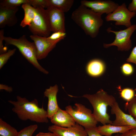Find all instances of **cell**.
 <instances>
[{"label": "cell", "instance_id": "2e32d148", "mask_svg": "<svg viewBox=\"0 0 136 136\" xmlns=\"http://www.w3.org/2000/svg\"><path fill=\"white\" fill-rule=\"evenodd\" d=\"M50 119L51 122L54 125L61 127H71L76 123L74 119L69 113L60 108Z\"/></svg>", "mask_w": 136, "mask_h": 136}, {"label": "cell", "instance_id": "1f68e13d", "mask_svg": "<svg viewBox=\"0 0 136 136\" xmlns=\"http://www.w3.org/2000/svg\"><path fill=\"white\" fill-rule=\"evenodd\" d=\"M96 127L85 129L88 136H104L100 134L97 131ZM116 136H119L117 135Z\"/></svg>", "mask_w": 136, "mask_h": 136}, {"label": "cell", "instance_id": "5bb4252c", "mask_svg": "<svg viewBox=\"0 0 136 136\" xmlns=\"http://www.w3.org/2000/svg\"><path fill=\"white\" fill-rule=\"evenodd\" d=\"M18 7L10 8L0 6V28L6 26H12L18 21L16 14L19 10Z\"/></svg>", "mask_w": 136, "mask_h": 136}, {"label": "cell", "instance_id": "603a6c76", "mask_svg": "<svg viewBox=\"0 0 136 136\" xmlns=\"http://www.w3.org/2000/svg\"><path fill=\"white\" fill-rule=\"evenodd\" d=\"M29 0H1L0 6L10 8L18 7L24 4H28Z\"/></svg>", "mask_w": 136, "mask_h": 136}, {"label": "cell", "instance_id": "44dd1931", "mask_svg": "<svg viewBox=\"0 0 136 136\" xmlns=\"http://www.w3.org/2000/svg\"><path fill=\"white\" fill-rule=\"evenodd\" d=\"M16 129L0 118V136H17Z\"/></svg>", "mask_w": 136, "mask_h": 136}, {"label": "cell", "instance_id": "e575fe53", "mask_svg": "<svg viewBox=\"0 0 136 136\" xmlns=\"http://www.w3.org/2000/svg\"><path fill=\"white\" fill-rule=\"evenodd\" d=\"M0 90H4L7 92H11L13 90L11 86L2 84H0Z\"/></svg>", "mask_w": 136, "mask_h": 136}, {"label": "cell", "instance_id": "4dcf8cb0", "mask_svg": "<svg viewBox=\"0 0 136 136\" xmlns=\"http://www.w3.org/2000/svg\"><path fill=\"white\" fill-rule=\"evenodd\" d=\"M126 61L128 62L133 63L136 65V46L133 49Z\"/></svg>", "mask_w": 136, "mask_h": 136}, {"label": "cell", "instance_id": "d590c367", "mask_svg": "<svg viewBox=\"0 0 136 136\" xmlns=\"http://www.w3.org/2000/svg\"><path fill=\"white\" fill-rule=\"evenodd\" d=\"M35 136H57L55 133L51 132H40Z\"/></svg>", "mask_w": 136, "mask_h": 136}, {"label": "cell", "instance_id": "cb8c5ba5", "mask_svg": "<svg viewBox=\"0 0 136 136\" xmlns=\"http://www.w3.org/2000/svg\"><path fill=\"white\" fill-rule=\"evenodd\" d=\"M38 126L35 124L25 127L18 132L17 136H32L37 129Z\"/></svg>", "mask_w": 136, "mask_h": 136}, {"label": "cell", "instance_id": "4316f807", "mask_svg": "<svg viewBox=\"0 0 136 136\" xmlns=\"http://www.w3.org/2000/svg\"><path fill=\"white\" fill-rule=\"evenodd\" d=\"M29 4L35 8L41 7L46 9L48 8L47 0H29Z\"/></svg>", "mask_w": 136, "mask_h": 136}, {"label": "cell", "instance_id": "3957f363", "mask_svg": "<svg viewBox=\"0 0 136 136\" xmlns=\"http://www.w3.org/2000/svg\"><path fill=\"white\" fill-rule=\"evenodd\" d=\"M82 97L86 98L91 104L93 109V114L98 122L103 125L112 124L107 109L108 106L111 107L116 101L113 96L100 89L94 94H85Z\"/></svg>", "mask_w": 136, "mask_h": 136}, {"label": "cell", "instance_id": "484cf974", "mask_svg": "<svg viewBox=\"0 0 136 136\" xmlns=\"http://www.w3.org/2000/svg\"><path fill=\"white\" fill-rule=\"evenodd\" d=\"M16 48L9 49L6 52L0 55V69H1L7 63L10 57L15 53Z\"/></svg>", "mask_w": 136, "mask_h": 136}, {"label": "cell", "instance_id": "f1b7e54d", "mask_svg": "<svg viewBox=\"0 0 136 136\" xmlns=\"http://www.w3.org/2000/svg\"><path fill=\"white\" fill-rule=\"evenodd\" d=\"M66 32L58 31L53 32L50 36L48 37L49 39L53 41L56 40L66 36Z\"/></svg>", "mask_w": 136, "mask_h": 136}, {"label": "cell", "instance_id": "6da1fadb", "mask_svg": "<svg viewBox=\"0 0 136 136\" xmlns=\"http://www.w3.org/2000/svg\"><path fill=\"white\" fill-rule=\"evenodd\" d=\"M16 101L9 100L13 107L12 111L22 121L29 120L38 123L48 122L47 111L42 106L40 107L37 100L35 98L30 101L25 97L16 96Z\"/></svg>", "mask_w": 136, "mask_h": 136}, {"label": "cell", "instance_id": "8fae6325", "mask_svg": "<svg viewBox=\"0 0 136 136\" xmlns=\"http://www.w3.org/2000/svg\"><path fill=\"white\" fill-rule=\"evenodd\" d=\"M81 4L89 8L94 12L103 14H109L115 10L119 5L111 0H95L81 1Z\"/></svg>", "mask_w": 136, "mask_h": 136}, {"label": "cell", "instance_id": "7402d4cb", "mask_svg": "<svg viewBox=\"0 0 136 136\" xmlns=\"http://www.w3.org/2000/svg\"><path fill=\"white\" fill-rule=\"evenodd\" d=\"M117 88L120 97L127 102L130 101L135 97V90L133 89L126 88L122 89L120 86Z\"/></svg>", "mask_w": 136, "mask_h": 136}, {"label": "cell", "instance_id": "4fadbf2b", "mask_svg": "<svg viewBox=\"0 0 136 136\" xmlns=\"http://www.w3.org/2000/svg\"><path fill=\"white\" fill-rule=\"evenodd\" d=\"M48 129L57 136H88L85 128L77 123L70 127H64L52 125Z\"/></svg>", "mask_w": 136, "mask_h": 136}, {"label": "cell", "instance_id": "836d02e7", "mask_svg": "<svg viewBox=\"0 0 136 136\" xmlns=\"http://www.w3.org/2000/svg\"><path fill=\"white\" fill-rule=\"evenodd\" d=\"M127 8L131 12H136V0H132L129 4Z\"/></svg>", "mask_w": 136, "mask_h": 136}, {"label": "cell", "instance_id": "7a4b0ae2", "mask_svg": "<svg viewBox=\"0 0 136 136\" xmlns=\"http://www.w3.org/2000/svg\"><path fill=\"white\" fill-rule=\"evenodd\" d=\"M102 14L81 4L73 12L71 18L86 35L94 38L103 23Z\"/></svg>", "mask_w": 136, "mask_h": 136}, {"label": "cell", "instance_id": "e0dca14e", "mask_svg": "<svg viewBox=\"0 0 136 136\" xmlns=\"http://www.w3.org/2000/svg\"><path fill=\"white\" fill-rule=\"evenodd\" d=\"M106 65L101 60L95 59L89 61L86 66L87 73L90 76L94 77H99L105 72Z\"/></svg>", "mask_w": 136, "mask_h": 136}, {"label": "cell", "instance_id": "30bf717a", "mask_svg": "<svg viewBox=\"0 0 136 136\" xmlns=\"http://www.w3.org/2000/svg\"><path fill=\"white\" fill-rule=\"evenodd\" d=\"M46 10L51 31L66 32L64 13L52 7Z\"/></svg>", "mask_w": 136, "mask_h": 136}, {"label": "cell", "instance_id": "ffe728a7", "mask_svg": "<svg viewBox=\"0 0 136 136\" xmlns=\"http://www.w3.org/2000/svg\"><path fill=\"white\" fill-rule=\"evenodd\" d=\"M47 1L48 8L54 7L64 13L70 10L74 2V0H47Z\"/></svg>", "mask_w": 136, "mask_h": 136}, {"label": "cell", "instance_id": "d4e9b609", "mask_svg": "<svg viewBox=\"0 0 136 136\" xmlns=\"http://www.w3.org/2000/svg\"><path fill=\"white\" fill-rule=\"evenodd\" d=\"M125 107L129 114L136 120V96H135L130 101L126 102Z\"/></svg>", "mask_w": 136, "mask_h": 136}, {"label": "cell", "instance_id": "f546056e", "mask_svg": "<svg viewBox=\"0 0 136 136\" xmlns=\"http://www.w3.org/2000/svg\"><path fill=\"white\" fill-rule=\"evenodd\" d=\"M4 31L3 29L0 30V54H1L6 52L7 48H5L3 45L4 36Z\"/></svg>", "mask_w": 136, "mask_h": 136}, {"label": "cell", "instance_id": "83f0119b", "mask_svg": "<svg viewBox=\"0 0 136 136\" xmlns=\"http://www.w3.org/2000/svg\"><path fill=\"white\" fill-rule=\"evenodd\" d=\"M121 69L122 73L126 76L131 75L133 73L134 71L132 65L128 63H124L121 67Z\"/></svg>", "mask_w": 136, "mask_h": 136}, {"label": "cell", "instance_id": "5b68a950", "mask_svg": "<svg viewBox=\"0 0 136 136\" xmlns=\"http://www.w3.org/2000/svg\"><path fill=\"white\" fill-rule=\"evenodd\" d=\"M72 107L69 105L65 107V110L72 116L76 123L85 129L96 127L98 122L91 110L82 104L76 103Z\"/></svg>", "mask_w": 136, "mask_h": 136}, {"label": "cell", "instance_id": "52a82bcc", "mask_svg": "<svg viewBox=\"0 0 136 136\" xmlns=\"http://www.w3.org/2000/svg\"><path fill=\"white\" fill-rule=\"evenodd\" d=\"M136 30V24L132 25L130 27L119 31L112 30L110 28L107 29L108 32H113L115 35V39L113 42L110 44H104L105 48H108L112 46L117 47L118 50L121 51H127L132 47L131 37L133 32Z\"/></svg>", "mask_w": 136, "mask_h": 136}, {"label": "cell", "instance_id": "d6986e66", "mask_svg": "<svg viewBox=\"0 0 136 136\" xmlns=\"http://www.w3.org/2000/svg\"><path fill=\"white\" fill-rule=\"evenodd\" d=\"M24 11V17L20 25L22 27L29 26L33 20L35 15L36 9L28 4H24L21 5Z\"/></svg>", "mask_w": 136, "mask_h": 136}, {"label": "cell", "instance_id": "d6a6232c", "mask_svg": "<svg viewBox=\"0 0 136 136\" xmlns=\"http://www.w3.org/2000/svg\"><path fill=\"white\" fill-rule=\"evenodd\" d=\"M119 136H136V128L131 129L125 132L121 133Z\"/></svg>", "mask_w": 136, "mask_h": 136}, {"label": "cell", "instance_id": "8992f818", "mask_svg": "<svg viewBox=\"0 0 136 136\" xmlns=\"http://www.w3.org/2000/svg\"><path fill=\"white\" fill-rule=\"evenodd\" d=\"M35 9V16L28 29L33 35L48 37L51 31L46 9L41 7Z\"/></svg>", "mask_w": 136, "mask_h": 136}, {"label": "cell", "instance_id": "ba28073f", "mask_svg": "<svg viewBox=\"0 0 136 136\" xmlns=\"http://www.w3.org/2000/svg\"><path fill=\"white\" fill-rule=\"evenodd\" d=\"M136 15V12L129 11L125 3L119 5L112 13L105 17L107 21H114L116 25H124L128 28L132 25L131 19Z\"/></svg>", "mask_w": 136, "mask_h": 136}, {"label": "cell", "instance_id": "9a60e30c", "mask_svg": "<svg viewBox=\"0 0 136 136\" xmlns=\"http://www.w3.org/2000/svg\"><path fill=\"white\" fill-rule=\"evenodd\" d=\"M58 90L57 85L51 86L46 89L44 92V96L48 98L47 112L48 119H50L59 108L57 99V95Z\"/></svg>", "mask_w": 136, "mask_h": 136}, {"label": "cell", "instance_id": "ac0fdd59", "mask_svg": "<svg viewBox=\"0 0 136 136\" xmlns=\"http://www.w3.org/2000/svg\"><path fill=\"white\" fill-rule=\"evenodd\" d=\"M130 126H116L111 124L99 126L96 127L97 131L101 135L105 136H111L115 133H122L128 130L133 128Z\"/></svg>", "mask_w": 136, "mask_h": 136}, {"label": "cell", "instance_id": "9c48e42d", "mask_svg": "<svg viewBox=\"0 0 136 136\" xmlns=\"http://www.w3.org/2000/svg\"><path fill=\"white\" fill-rule=\"evenodd\" d=\"M30 37L33 41L36 46L38 60L45 58L49 53L55 47L56 44L65 38H63L53 41L49 39L48 37L34 35L30 36Z\"/></svg>", "mask_w": 136, "mask_h": 136}, {"label": "cell", "instance_id": "277c9868", "mask_svg": "<svg viewBox=\"0 0 136 136\" xmlns=\"http://www.w3.org/2000/svg\"><path fill=\"white\" fill-rule=\"evenodd\" d=\"M4 41L6 45H13L17 48L23 57L39 71L45 74H48L49 72L38 62L37 49L34 43L29 41L25 35L18 39L4 37Z\"/></svg>", "mask_w": 136, "mask_h": 136}, {"label": "cell", "instance_id": "7c38bea8", "mask_svg": "<svg viewBox=\"0 0 136 136\" xmlns=\"http://www.w3.org/2000/svg\"><path fill=\"white\" fill-rule=\"evenodd\" d=\"M111 108V113L115 114L116 116L112 125L118 126H130L136 128V120L131 115L123 111L117 101Z\"/></svg>", "mask_w": 136, "mask_h": 136}]
</instances>
